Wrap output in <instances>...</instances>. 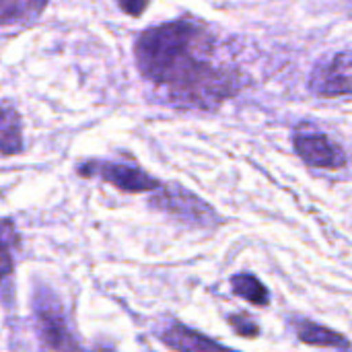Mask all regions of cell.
<instances>
[{"instance_id":"1","label":"cell","mask_w":352,"mask_h":352,"mask_svg":"<svg viewBox=\"0 0 352 352\" xmlns=\"http://www.w3.org/2000/svg\"><path fill=\"white\" fill-rule=\"evenodd\" d=\"M134 60L140 76L182 107L210 109L239 91L237 72L214 62V37L194 19L142 31L134 43Z\"/></svg>"},{"instance_id":"2","label":"cell","mask_w":352,"mask_h":352,"mask_svg":"<svg viewBox=\"0 0 352 352\" xmlns=\"http://www.w3.org/2000/svg\"><path fill=\"white\" fill-rule=\"evenodd\" d=\"M31 309H33L35 334L39 338L41 349H47V351H78L80 349L78 340L70 332L60 295L54 293L47 285L35 287Z\"/></svg>"},{"instance_id":"3","label":"cell","mask_w":352,"mask_h":352,"mask_svg":"<svg viewBox=\"0 0 352 352\" xmlns=\"http://www.w3.org/2000/svg\"><path fill=\"white\" fill-rule=\"evenodd\" d=\"M76 173L80 177H99L101 182L128 192V194H142V192H155L161 190V182L142 171L140 167H134L130 163L120 161H105V159H89L76 167Z\"/></svg>"},{"instance_id":"4","label":"cell","mask_w":352,"mask_h":352,"mask_svg":"<svg viewBox=\"0 0 352 352\" xmlns=\"http://www.w3.org/2000/svg\"><path fill=\"white\" fill-rule=\"evenodd\" d=\"M309 89L324 99L352 95V52H340L318 64L309 78Z\"/></svg>"},{"instance_id":"5","label":"cell","mask_w":352,"mask_h":352,"mask_svg":"<svg viewBox=\"0 0 352 352\" xmlns=\"http://www.w3.org/2000/svg\"><path fill=\"white\" fill-rule=\"evenodd\" d=\"M153 204L157 208L182 219V221H188V223L196 225V227H204V225L217 221L214 210L206 202H202L194 194L182 190L179 186L161 190V194L157 198H153Z\"/></svg>"},{"instance_id":"6","label":"cell","mask_w":352,"mask_h":352,"mask_svg":"<svg viewBox=\"0 0 352 352\" xmlns=\"http://www.w3.org/2000/svg\"><path fill=\"white\" fill-rule=\"evenodd\" d=\"M295 151L297 155L309 165V167H320V169H340L346 165V155L344 151L332 142L324 134H297L295 140Z\"/></svg>"},{"instance_id":"7","label":"cell","mask_w":352,"mask_h":352,"mask_svg":"<svg viewBox=\"0 0 352 352\" xmlns=\"http://www.w3.org/2000/svg\"><path fill=\"white\" fill-rule=\"evenodd\" d=\"M21 237L16 225L10 219H0V293L10 299V283L14 274V256L19 250Z\"/></svg>"},{"instance_id":"8","label":"cell","mask_w":352,"mask_h":352,"mask_svg":"<svg viewBox=\"0 0 352 352\" xmlns=\"http://www.w3.org/2000/svg\"><path fill=\"white\" fill-rule=\"evenodd\" d=\"M161 342L167 346V349H173V351H210V349H221L219 342L186 328L184 324L179 322H173L169 324L163 332H161Z\"/></svg>"},{"instance_id":"9","label":"cell","mask_w":352,"mask_h":352,"mask_svg":"<svg viewBox=\"0 0 352 352\" xmlns=\"http://www.w3.org/2000/svg\"><path fill=\"white\" fill-rule=\"evenodd\" d=\"M23 153V124L14 107L0 103V155L12 157Z\"/></svg>"},{"instance_id":"10","label":"cell","mask_w":352,"mask_h":352,"mask_svg":"<svg viewBox=\"0 0 352 352\" xmlns=\"http://www.w3.org/2000/svg\"><path fill=\"white\" fill-rule=\"evenodd\" d=\"M50 0H0V25H27L33 23L47 6Z\"/></svg>"},{"instance_id":"11","label":"cell","mask_w":352,"mask_h":352,"mask_svg":"<svg viewBox=\"0 0 352 352\" xmlns=\"http://www.w3.org/2000/svg\"><path fill=\"white\" fill-rule=\"evenodd\" d=\"M297 336L301 342L320 346V349H351L352 344L338 332L324 328L320 324H314L309 320H301L297 324Z\"/></svg>"},{"instance_id":"12","label":"cell","mask_w":352,"mask_h":352,"mask_svg":"<svg viewBox=\"0 0 352 352\" xmlns=\"http://www.w3.org/2000/svg\"><path fill=\"white\" fill-rule=\"evenodd\" d=\"M231 287L233 293L239 295L241 299H248L254 305H266L270 295L266 291V287L252 274H237L231 278Z\"/></svg>"},{"instance_id":"13","label":"cell","mask_w":352,"mask_h":352,"mask_svg":"<svg viewBox=\"0 0 352 352\" xmlns=\"http://www.w3.org/2000/svg\"><path fill=\"white\" fill-rule=\"evenodd\" d=\"M229 324H231V328H233L239 336H243V338H256V336L260 334L258 324H256L252 318H248L245 314L231 316V318H229Z\"/></svg>"},{"instance_id":"14","label":"cell","mask_w":352,"mask_h":352,"mask_svg":"<svg viewBox=\"0 0 352 352\" xmlns=\"http://www.w3.org/2000/svg\"><path fill=\"white\" fill-rule=\"evenodd\" d=\"M118 2V6L126 12V14H130V16H140L146 8H148V2L151 0H116Z\"/></svg>"}]
</instances>
